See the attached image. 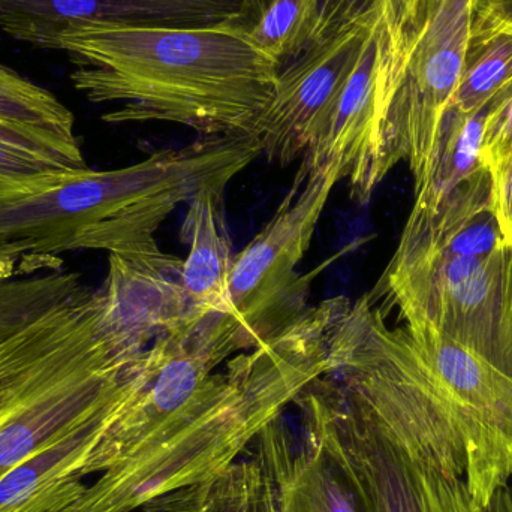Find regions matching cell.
<instances>
[{"label": "cell", "mask_w": 512, "mask_h": 512, "mask_svg": "<svg viewBox=\"0 0 512 512\" xmlns=\"http://www.w3.org/2000/svg\"><path fill=\"white\" fill-rule=\"evenodd\" d=\"M48 50L68 54L75 90L116 104L108 125L176 123L201 137L254 135L276 92L279 65L225 26L86 23Z\"/></svg>", "instance_id": "1"}, {"label": "cell", "mask_w": 512, "mask_h": 512, "mask_svg": "<svg viewBox=\"0 0 512 512\" xmlns=\"http://www.w3.org/2000/svg\"><path fill=\"white\" fill-rule=\"evenodd\" d=\"M259 155L251 135H216L116 170L0 174V251L35 268L63 252L146 248L180 204L227 188Z\"/></svg>", "instance_id": "2"}, {"label": "cell", "mask_w": 512, "mask_h": 512, "mask_svg": "<svg viewBox=\"0 0 512 512\" xmlns=\"http://www.w3.org/2000/svg\"><path fill=\"white\" fill-rule=\"evenodd\" d=\"M328 369L327 357L283 373L170 441L99 475L77 501L57 512H134L209 480L231 465L271 420Z\"/></svg>", "instance_id": "3"}, {"label": "cell", "mask_w": 512, "mask_h": 512, "mask_svg": "<svg viewBox=\"0 0 512 512\" xmlns=\"http://www.w3.org/2000/svg\"><path fill=\"white\" fill-rule=\"evenodd\" d=\"M382 292L405 322H426L512 378V248L393 255Z\"/></svg>", "instance_id": "4"}, {"label": "cell", "mask_w": 512, "mask_h": 512, "mask_svg": "<svg viewBox=\"0 0 512 512\" xmlns=\"http://www.w3.org/2000/svg\"><path fill=\"white\" fill-rule=\"evenodd\" d=\"M143 512H361L327 454L283 414L271 420L224 471L177 490Z\"/></svg>", "instance_id": "5"}, {"label": "cell", "mask_w": 512, "mask_h": 512, "mask_svg": "<svg viewBox=\"0 0 512 512\" xmlns=\"http://www.w3.org/2000/svg\"><path fill=\"white\" fill-rule=\"evenodd\" d=\"M411 23L399 0H385L357 65L318 120L303 165L334 171L364 204L378 188V156L388 108L408 56Z\"/></svg>", "instance_id": "6"}, {"label": "cell", "mask_w": 512, "mask_h": 512, "mask_svg": "<svg viewBox=\"0 0 512 512\" xmlns=\"http://www.w3.org/2000/svg\"><path fill=\"white\" fill-rule=\"evenodd\" d=\"M474 0H424L411 21L408 56L379 144V182L406 161L415 186L426 176L445 113L459 89Z\"/></svg>", "instance_id": "7"}, {"label": "cell", "mask_w": 512, "mask_h": 512, "mask_svg": "<svg viewBox=\"0 0 512 512\" xmlns=\"http://www.w3.org/2000/svg\"><path fill=\"white\" fill-rule=\"evenodd\" d=\"M339 180L334 171L310 173L301 164L276 215L236 255L228 313L243 325L256 345L309 307L312 276H303L297 267Z\"/></svg>", "instance_id": "8"}, {"label": "cell", "mask_w": 512, "mask_h": 512, "mask_svg": "<svg viewBox=\"0 0 512 512\" xmlns=\"http://www.w3.org/2000/svg\"><path fill=\"white\" fill-rule=\"evenodd\" d=\"M385 0H327L318 32L279 69L254 137L268 161L288 165L309 149L318 120L357 65Z\"/></svg>", "instance_id": "9"}, {"label": "cell", "mask_w": 512, "mask_h": 512, "mask_svg": "<svg viewBox=\"0 0 512 512\" xmlns=\"http://www.w3.org/2000/svg\"><path fill=\"white\" fill-rule=\"evenodd\" d=\"M363 355L399 406L420 475L424 512H512V484L486 508H474L444 397L414 343L403 334H376L364 343Z\"/></svg>", "instance_id": "10"}, {"label": "cell", "mask_w": 512, "mask_h": 512, "mask_svg": "<svg viewBox=\"0 0 512 512\" xmlns=\"http://www.w3.org/2000/svg\"><path fill=\"white\" fill-rule=\"evenodd\" d=\"M239 0H0V30L48 50L63 30L86 23L221 26Z\"/></svg>", "instance_id": "11"}, {"label": "cell", "mask_w": 512, "mask_h": 512, "mask_svg": "<svg viewBox=\"0 0 512 512\" xmlns=\"http://www.w3.org/2000/svg\"><path fill=\"white\" fill-rule=\"evenodd\" d=\"M131 394L6 471L0 477V512H57L77 501L87 487L84 478L89 477L93 451Z\"/></svg>", "instance_id": "12"}, {"label": "cell", "mask_w": 512, "mask_h": 512, "mask_svg": "<svg viewBox=\"0 0 512 512\" xmlns=\"http://www.w3.org/2000/svg\"><path fill=\"white\" fill-rule=\"evenodd\" d=\"M224 191H201L189 201L183 222L182 239L189 245V255L180 282L195 312H230L228 289L236 254L225 219Z\"/></svg>", "instance_id": "13"}, {"label": "cell", "mask_w": 512, "mask_h": 512, "mask_svg": "<svg viewBox=\"0 0 512 512\" xmlns=\"http://www.w3.org/2000/svg\"><path fill=\"white\" fill-rule=\"evenodd\" d=\"M512 84V12L496 6L474 11L459 89L450 108L474 116Z\"/></svg>", "instance_id": "14"}, {"label": "cell", "mask_w": 512, "mask_h": 512, "mask_svg": "<svg viewBox=\"0 0 512 512\" xmlns=\"http://www.w3.org/2000/svg\"><path fill=\"white\" fill-rule=\"evenodd\" d=\"M327 0H239L222 24L248 39L279 68L291 62L318 32Z\"/></svg>", "instance_id": "15"}, {"label": "cell", "mask_w": 512, "mask_h": 512, "mask_svg": "<svg viewBox=\"0 0 512 512\" xmlns=\"http://www.w3.org/2000/svg\"><path fill=\"white\" fill-rule=\"evenodd\" d=\"M492 102L468 117L448 108L426 176L415 186L412 210L432 212L460 183L486 167L481 159V147Z\"/></svg>", "instance_id": "16"}, {"label": "cell", "mask_w": 512, "mask_h": 512, "mask_svg": "<svg viewBox=\"0 0 512 512\" xmlns=\"http://www.w3.org/2000/svg\"><path fill=\"white\" fill-rule=\"evenodd\" d=\"M0 117L77 141L72 111L56 95L0 63Z\"/></svg>", "instance_id": "17"}, {"label": "cell", "mask_w": 512, "mask_h": 512, "mask_svg": "<svg viewBox=\"0 0 512 512\" xmlns=\"http://www.w3.org/2000/svg\"><path fill=\"white\" fill-rule=\"evenodd\" d=\"M0 144L35 156L60 170L87 168L80 141L66 140L53 132L21 125L0 117Z\"/></svg>", "instance_id": "18"}, {"label": "cell", "mask_w": 512, "mask_h": 512, "mask_svg": "<svg viewBox=\"0 0 512 512\" xmlns=\"http://www.w3.org/2000/svg\"><path fill=\"white\" fill-rule=\"evenodd\" d=\"M512 156V84L502 90L490 107L484 126L481 159L495 173Z\"/></svg>", "instance_id": "19"}, {"label": "cell", "mask_w": 512, "mask_h": 512, "mask_svg": "<svg viewBox=\"0 0 512 512\" xmlns=\"http://www.w3.org/2000/svg\"><path fill=\"white\" fill-rule=\"evenodd\" d=\"M492 176L495 183L496 219L505 242L512 248V156Z\"/></svg>", "instance_id": "20"}, {"label": "cell", "mask_w": 512, "mask_h": 512, "mask_svg": "<svg viewBox=\"0 0 512 512\" xmlns=\"http://www.w3.org/2000/svg\"><path fill=\"white\" fill-rule=\"evenodd\" d=\"M45 170H53V167L29 153L0 144V174H29Z\"/></svg>", "instance_id": "21"}, {"label": "cell", "mask_w": 512, "mask_h": 512, "mask_svg": "<svg viewBox=\"0 0 512 512\" xmlns=\"http://www.w3.org/2000/svg\"><path fill=\"white\" fill-rule=\"evenodd\" d=\"M17 262L12 256L0 251V283L8 282L14 274H17Z\"/></svg>", "instance_id": "22"}, {"label": "cell", "mask_w": 512, "mask_h": 512, "mask_svg": "<svg viewBox=\"0 0 512 512\" xmlns=\"http://www.w3.org/2000/svg\"><path fill=\"white\" fill-rule=\"evenodd\" d=\"M408 21H414L423 6L424 0H399Z\"/></svg>", "instance_id": "23"}, {"label": "cell", "mask_w": 512, "mask_h": 512, "mask_svg": "<svg viewBox=\"0 0 512 512\" xmlns=\"http://www.w3.org/2000/svg\"><path fill=\"white\" fill-rule=\"evenodd\" d=\"M478 6H496V8H507V6H512V0H480V2L477 3V6H475V9H477Z\"/></svg>", "instance_id": "24"}]
</instances>
